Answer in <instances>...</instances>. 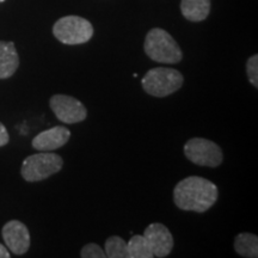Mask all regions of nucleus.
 Here are the masks:
<instances>
[{
    "label": "nucleus",
    "instance_id": "obj_5",
    "mask_svg": "<svg viewBox=\"0 0 258 258\" xmlns=\"http://www.w3.org/2000/svg\"><path fill=\"white\" fill-rule=\"evenodd\" d=\"M63 160L59 154L53 152H40L24 159L21 173L27 182H40L49 178L62 169Z\"/></svg>",
    "mask_w": 258,
    "mask_h": 258
},
{
    "label": "nucleus",
    "instance_id": "obj_2",
    "mask_svg": "<svg viewBox=\"0 0 258 258\" xmlns=\"http://www.w3.org/2000/svg\"><path fill=\"white\" fill-rule=\"evenodd\" d=\"M144 49L151 60L160 63L175 64L183 59V53L175 38L160 28H153L147 32Z\"/></svg>",
    "mask_w": 258,
    "mask_h": 258
},
{
    "label": "nucleus",
    "instance_id": "obj_14",
    "mask_svg": "<svg viewBox=\"0 0 258 258\" xmlns=\"http://www.w3.org/2000/svg\"><path fill=\"white\" fill-rule=\"evenodd\" d=\"M104 252L109 258H129L127 241L118 235H111L106 239Z\"/></svg>",
    "mask_w": 258,
    "mask_h": 258
},
{
    "label": "nucleus",
    "instance_id": "obj_1",
    "mask_svg": "<svg viewBox=\"0 0 258 258\" xmlns=\"http://www.w3.org/2000/svg\"><path fill=\"white\" fill-rule=\"evenodd\" d=\"M218 196V186L199 176L186 177L173 189V202L185 212L206 213L217 203Z\"/></svg>",
    "mask_w": 258,
    "mask_h": 258
},
{
    "label": "nucleus",
    "instance_id": "obj_4",
    "mask_svg": "<svg viewBox=\"0 0 258 258\" xmlns=\"http://www.w3.org/2000/svg\"><path fill=\"white\" fill-rule=\"evenodd\" d=\"M53 35L61 43L77 46L91 40L93 27L91 22L79 16H64L53 25Z\"/></svg>",
    "mask_w": 258,
    "mask_h": 258
},
{
    "label": "nucleus",
    "instance_id": "obj_8",
    "mask_svg": "<svg viewBox=\"0 0 258 258\" xmlns=\"http://www.w3.org/2000/svg\"><path fill=\"white\" fill-rule=\"evenodd\" d=\"M148 246L153 257H167L173 249V237L165 225L160 222H153L148 225L144 232Z\"/></svg>",
    "mask_w": 258,
    "mask_h": 258
},
{
    "label": "nucleus",
    "instance_id": "obj_19",
    "mask_svg": "<svg viewBox=\"0 0 258 258\" xmlns=\"http://www.w3.org/2000/svg\"><path fill=\"white\" fill-rule=\"evenodd\" d=\"M11 254H10L9 250L6 249L3 244H0V258H9Z\"/></svg>",
    "mask_w": 258,
    "mask_h": 258
},
{
    "label": "nucleus",
    "instance_id": "obj_17",
    "mask_svg": "<svg viewBox=\"0 0 258 258\" xmlns=\"http://www.w3.org/2000/svg\"><path fill=\"white\" fill-rule=\"evenodd\" d=\"M80 257L83 258H105L104 250L96 243H89L80 251Z\"/></svg>",
    "mask_w": 258,
    "mask_h": 258
},
{
    "label": "nucleus",
    "instance_id": "obj_12",
    "mask_svg": "<svg viewBox=\"0 0 258 258\" xmlns=\"http://www.w3.org/2000/svg\"><path fill=\"white\" fill-rule=\"evenodd\" d=\"M211 0H180V12L190 22H202L211 12Z\"/></svg>",
    "mask_w": 258,
    "mask_h": 258
},
{
    "label": "nucleus",
    "instance_id": "obj_16",
    "mask_svg": "<svg viewBox=\"0 0 258 258\" xmlns=\"http://www.w3.org/2000/svg\"><path fill=\"white\" fill-rule=\"evenodd\" d=\"M246 72H247V78L251 85H253V88H258V55L250 56L249 60L246 62Z\"/></svg>",
    "mask_w": 258,
    "mask_h": 258
},
{
    "label": "nucleus",
    "instance_id": "obj_6",
    "mask_svg": "<svg viewBox=\"0 0 258 258\" xmlns=\"http://www.w3.org/2000/svg\"><path fill=\"white\" fill-rule=\"evenodd\" d=\"M184 154L191 163L199 166L218 167L224 160L221 147L205 138H192L184 145Z\"/></svg>",
    "mask_w": 258,
    "mask_h": 258
},
{
    "label": "nucleus",
    "instance_id": "obj_18",
    "mask_svg": "<svg viewBox=\"0 0 258 258\" xmlns=\"http://www.w3.org/2000/svg\"><path fill=\"white\" fill-rule=\"evenodd\" d=\"M10 141V137L8 133V129L5 128V125L0 122V147L8 145Z\"/></svg>",
    "mask_w": 258,
    "mask_h": 258
},
{
    "label": "nucleus",
    "instance_id": "obj_13",
    "mask_svg": "<svg viewBox=\"0 0 258 258\" xmlns=\"http://www.w3.org/2000/svg\"><path fill=\"white\" fill-rule=\"evenodd\" d=\"M234 250L239 256L247 258L258 257V238L252 233H239L234 239Z\"/></svg>",
    "mask_w": 258,
    "mask_h": 258
},
{
    "label": "nucleus",
    "instance_id": "obj_10",
    "mask_svg": "<svg viewBox=\"0 0 258 258\" xmlns=\"http://www.w3.org/2000/svg\"><path fill=\"white\" fill-rule=\"evenodd\" d=\"M71 139V132L63 125L55 127L41 132L32 139V147L40 152H53L57 148L62 147L69 143Z\"/></svg>",
    "mask_w": 258,
    "mask_h": 258
},
{
    "label": "nucleus",
    "instance_id": "obj_3",
    "mask_svg": "<svg viewBox=\"0 0 258 258\" xmlns=\"http://www.w3.org/2000/svg\"><path fill=\"white\" fill-rule=\"evenodd\" d=\"M183 83V74L179 71L169 67H156L147 71L141 80L144 91L158 98L167 97L178 91Z\"/></svg>",
    "mask_w": 258,
    "mask_h": 258
},
{
    "label": "nucleus",
    "instance_id": "obj_20",
    "mask_svg": "<svg viewBox=\"0 0 258 258\" xmlns=\"http://www.w3.org/2000/svg\"><path fill=\"white\" fill-rule=\"evenodd\" d=\"M5 2V0H0V3H4Z\"/></svg>",
    "mask_w": 258,
    "mask_h": 258
},
{
    "label": "nucleus",
    "instance_id": "obj_9",
    "mask_svg": "<svg viewBox=\"0 0 258 258\" xmlns=\"http://www.w3.org/2000/svg\"><path fill=\"white\" fill-rule=\"evenodd\" d=\"M3 239L6 246L15 254H24L30 247V233L23 222L11 220L3 227Z\"/></svg>",
    "mask_w": 258,
    "mask_h": 258
},
{
    "label": "nucleus",
    "instance_id": "obj_15",
    "mask_svg": "<svg viewBox=\"0 0 258 258\" xmlns=\"http://www.w3.org/2000/svg\"><path fill=\"white\" fill-rule=\"evenodd\" d=\"M127 245L129 258H153V254L151 252L150 246H148L144 235H133Z\"/></svg>",
    "mask_w": 258,
    "mask_h": 258
},
{
    "label": "nucleus",
    "instance_id": "obj_7",
    "mask_svg": "<svg viewBox=\"0 0 258 258\" xmlns=\"http://www.w3.org/2000/svg\"><path fill=\"white\" fill-rule=\"evenodd\" d=\"M50 109L62 123L73 124L88 117V110L82 102L67 95H54L49 101Z\"/></svg>",
    "mask_w": 258,
    "mask_h": 258
},
{
    "label": "nucleus",
    "instance_id": "obj_11",
    "mask_svg": "<svg viewBox=\"0 0 258 258\" xmlns=\"http://www.w3.org/2000/svg\"><path fill=\"white\" fill-rule=\"evenodd\" d=\"M18 66L19 56L14 42L0 41V79L11 78Z\"/></svg>",
    "mask_w": 258,
    "mask_h": 258
}]
</instances>
